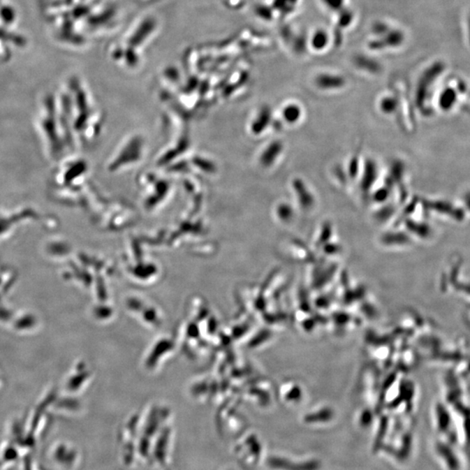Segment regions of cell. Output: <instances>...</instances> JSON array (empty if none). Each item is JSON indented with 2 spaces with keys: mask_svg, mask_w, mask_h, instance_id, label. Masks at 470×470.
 Wrapping results in <instances>:
<instances>
[{
  "mask_svg": "<svg viewBox=\"0 0 470 470\" xmlns=\"http://www.w3.org/2000/svg\"><path fill=\"white\" fill-rule=\"evenodd\" d=\"M377 177V169L376 164L372 161L367 162L365 166V171H364V176L362 182V187L364 191L370 189L371 186L374 183V179Z\"/></svg>",
  "mask_w": 470,
  "mask_h": 470,
  "instance_id": "obj_4",
  "label": "cell"
},
{
  "mask_svg": "<svg viewBox=\"0 0 470 470\" xmlns=\"http://www.w3.org/2000/svg\"><path fill=\"white\" fill-rule=\"evenodd\" d=\"M282 116H284L285 122L289 124H295L299 122L300 116H302V110H300L298 105L295 104L288 105L284 109Z\"/></svg>",
  "mask_w": 470,
  "mask_h": 470,
  "instance_id": "obj_6",
  "label": "cell"
},
{
  "mask_svg": "<svg viewBox=\"0 0 470 470\" xmlns=\"http://www.w3.org/2000/svg\"><path fill=\"white\" fill-rule=\"evenodd\" d=\"M381 110L386 115H390L394 112L397 105H395V100L392 97H385L381 100L380 103Z\"/></svg>",
  "mask_w": 470,
  "mask_h": 470,
  "instance_id": "obj_7",
  "label": "cell"
},
{
  "mask_svg": "<svg viewBox=\"0 0 470 470\" xmlns=\"http://www.w3.org/2000/svg\"><path fill=\"white\" fill-rule=\"evenodd\" d=\"M327 36L323 31H319V33L314 34L312 40V44L314 47L319 48L321 45V48H323L325 45H326Z\"/></svg>",
  "mask_w": 470,
  "mask_h": 470,
  "instance_id": "obj_9",
  "label": "cell"
},
{
  "mask_svg": "<svg viewBox=\"0 0 470 470\" xmlns=\"http://www.w3.org/2000/svg\"><path fill=\"white\" fill-rule=\"evenodd\" d=\"M345 81L340 76L321 74L316 79L317 87L321 89H338L344 86Z\"/></svg>",
  "mask_w": 470,
  "mask_h": 470,
  "instance_id": "obj_2",
  "label": "cell"
},
{
  "mask_svg": "<svg viewBox=\"0 0 470 470\" xmlns=\"http://www.w3.org/2000/svg\"><path fill=\"white\" fill-rule=\"evenodd\" d=\"M388 196V190L381 189L380 191H378V192L376 193V196H374V199H376L377 201H384L385 200L387 199Z\"/></svg>",
  "mask_w": 470,
  "mask_h": 470,
  "instance_id": "obj_10",
  "label": "cell"
},
{
  "mask_svg": "<svg viewBox=\"0 0 470 470\" xmlns=\"http://www.w3.org/2000/svg\"><path fill=\"white\" fill-rule=\"evenodd\" d=\"M282 150H284V145L280 141L271 144V146L267 151L266 155L263 156L264 163L267 165L273 164L277 158L280 156Z\"/></svg>",
  "mask_w": 470,
  "mask_h": 470,
  "instance_id": "obj_5",
  "label": "cell"
},
{
  "mask_svg": "<svg viewBox=\"0 0 470 470\" xmlns=\"http://www.w3.org/2000/svg\"><path fill=\"white\" fill-rule=\"evenodd\" d=\"M169 438L167 436H162L158 440L155 446H154L153 455L154 460L158 464L164 466L167 464L169 451Z\"/></svg>",
  "mask_w": 470,
  "mask_h": 470,
  "instance_id": "obj_1",
  "label": "cell"
},
{
  "mask_svg": "<svg viewBox=\"0 0 470 470\" xmlns=\"http://www.w3.org/2000/svg\"><path fill=\"white\" fill-rule=\"evenodd\" d=\"M295 189L302 207L304 208H310L314 204V198L309 192L307 187L302 182V180L297 179L295 182Z\"/></svg>",
  "mask_w": 470,
  "mask_h": 470,
  "instance_id": "obj_3",
  "label": "cell"
},
{
  "mask_svg": "<svg viewBox=\"0 0 470 470\" xmlns=\"http://www.w3.org/2000/svg\"><path fill=\"white\" fill-rule=\"evenodd\" d=\"M278 215L281 220L288 221L292 219L294 215V211L287 204H282L279 206Z\"/></svg>",
  "mask_w": 470,
  "mask_h": 470,
  "instance_id": "obj_8",
  "label": "cell"
}]
</instances>
